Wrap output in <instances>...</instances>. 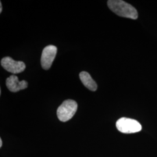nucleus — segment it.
<instances>
[{
    "instance_id": "f257e3e1",
    "label": "nucleus",
    "mask_w": 157,
    "mask_h": 157,
    "mask_svg": "<svg viewBox=\"0 0 157 157\" xmlns=\"http://www.w3.org/2000/svg\"><path fill=\"white\" fill-rule=\"evenodd\" d=\"M108 6L113 12L119 17L136 19L138 12L133 6L122 0L108 1Z\"/></svg>"
},
{
    "instance_id": "f03ea898",
    "label": "nucleus",
    "mask_w": 157,
    "mask_h": 157,
    "mask_svg": "<svg viewBox=\"0 0 157 157\" xmlns=\"http://www.w3.org/2000/svg\"><path fill=\"white\" fill-rule=\"evenodd\" d=\"M78 109L77 102L72 100L63 102L57 109V117L62 122H67L73 117Z\"/></svg>"
},
{
    "instance_id": "7ed1b4c3",
    "label": "nucleus",
    "mask_w": 157,
    "mask_h": 157,
    "mask_svg": "<svg viewBox=\"0 0 157 157\" xmlns=\"http://www.w3.org/2000/svg\"><path fill=\"white\" fill-rule=\"evenodd\" d=\"M116 126L119 132L126 134L137 133L142 129V126L138 121L128 118H121L118 119Z\"/></svg>"
},
{
    "instance_id": "20e7f679",
    "label": "nucleus",
    "mask_w": 157,
    "mask_h": 157,
    "mask_svg": "<svg viewBox=\"0 0 157 157\" xmlns=\"http://www.w3.org/2000/svg\"><path fill=\"white\" fill-rule=\"evenodd\" d=\"M1 64L6 71L13 74L22 72L26 68L24 62L16 61L9 56L3 58L1 61Z\"/></svg>"
},
{
    "instance_id": "39448f33",
    "label": "nucleus",
    "mask_w": 157,
    "mask_h": 157,
    "mask_svg": "<svg viewBox=\"0 0 157 157\" xmlns=\"http://www.w3.org/2000/svg\"><path fill=\"white\" fill-rule=\"evenodd\" d=\"M57 48L56 46L50 45L43 49L41 56V64L42 67L48 70L50 68L56 56Z\"/></svg>"
},
{
    "instance_id": "423d86ee",
    "label": "nucleus",
    "mask_w": 157,
    "mask_h": 157,
    "mask_svg": "<svg viewBox=\"0 0 157 157\" xmlns=\"http://www.w3.org/2000/svg\"><path fill=\"white\" fill-rule=\"evenodd\" d=\"M6 85L10 91L15 93L26 89L28 86V83L25 80L19 81L18 78L15 75H11L6 78Z\"/></svg>"
},
{
    "instance_id": "0eeeda50",
    "label": "nucleus",
    "mask_w": 157,
    "mask_h": 157,
    "mask_svg": "<svg viewBox=\"0 0 157 157\" xmlns=\"http://www.w3.org/2000/svg\"><path fill=\"white\" fill-rule=\"evenodd\" d=\"M79 78L82 83L89 90L93 91H95L97 90V84L88 72L84 71L80 72L79 74Z\"/></svg>"
},
{
    "instance_id": "6e6552de",
    "label": "nucleus",
    "mask_w": 157,
    "mask_h": 157,
    "mask_svg": "<svg viewBox=\"0 0 157 157\" xmlns=\"http://www.w3.org/2000/svg\"><path fill=\"white\" fill-rule=\"evenodd\" d=\"M2 6L1 2H0V13L2 12Z\"/></svg>"
},
{
    "instance_id": "1a4fd4ad",
    "label": "nucleus",
    "mask_w": 157,
    "mask_h": 157,
    "mask_svg": "<svg viewBox=\"0 0 157 157\" xmlns=\"http://www.w3.org/2000/svg\"><path fill=\"white\" fill-rule=\"evenodd\" d=\"M2 141L1 139H0V147H2Z\"/></svg>"
}]
</instances>
